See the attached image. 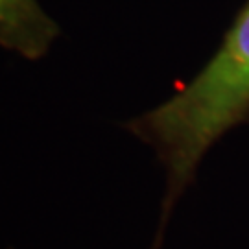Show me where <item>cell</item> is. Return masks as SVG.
Masks as SVG:
<instances>
[{
  "label": "cell",
  "mask_w": 249,
  "mask_h": 249,
  "mask_svg": "<svg viewBox=\"0 0 249 249\" xmlns=\"http://www.w3.org/2000/svg\"><path fill=\"white\" fill-rule=\"evenodd\" d=\"M248 116L249 2L196 78L150 113L129 122L135 135L155 146L168 170V192L159 232L205 153Z\"/></svg>",
  "instance_id": "6da1fadb"
},
{
  "label": "cell",
  "mask_w": 249,
  "mask_h": 249,
  "mask_svg": "<svg viewBox=\"0 0 249 249\" xmlns=\"http://www.w3.org/2000/svg\"><path fill=\"white\" fill-rule=\"evenodd\" d=\"M59 36L57 22L37 0H0V46L26 59H41Z\"/></svg>",
  "instance_id": "7a4b0ae2"
}]
</instances>
